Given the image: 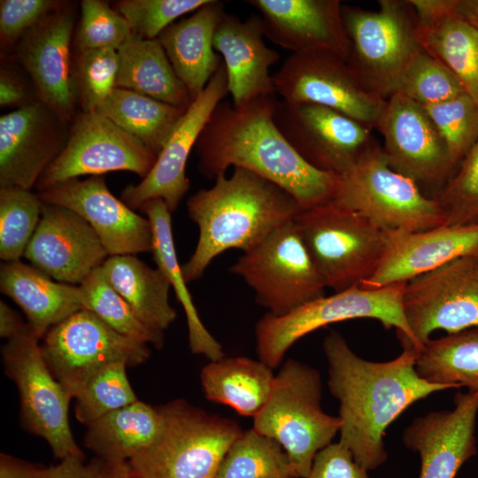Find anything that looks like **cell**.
Returning <instances> with one entry per match:
<instances>
[{
  "mask_svg": "<svg viewBox=\"0 0 478 478\" xmlns=\"http://www.w3.org/2000/svg\"><path fill=\"white\" fill-rule=\"evenodd\" d=\"M322 346L328 386L339 402V443L367 471L387 460L385 430L404 411L432 393L451 389L419 375L415 350L404 349L392 360L369 361L354 353L336 331L324 338Z\"/></svg>",
  "mask_w": 478,
  "mask_h": 478,
  "instance_id": "6da1fadb",
  "label": "cell"
},
{
  "mask_svg": "<svg viewBox=\"0 0 478 478\" xmlns=\"http://www.w3.org/2000/svg\"><path fill=\"white\" fill-rule=\"evenodd\" d=\"M276 95L258 97L241 107L221 101L195 145L202 175L215 180L230 167L247 169L279 185L310 207L332 198L339 176L306 163L278 130Z\"/></svg>",
  "mask_w": 478,
  "mask_h": 478,
  "instance_id": "7a4b0ae2",
  "label": "cell"
},
{
  "mask_svg": "<svg viewBox=\"0 0 478 478\" xmlns=\"http://www.w3.org/2000/svg\"><path fill=\"white\" fill-rule=\"evenodd\" d=\"M189 218L199 230L197 246L181 266L187 283L201 278L222 252L251 251L282 225L294 220L301 206L287 190L257 173L234 167L209 189L187 201Z\"/></svg>",
  "mask_w": 478,
  "mask_h": 478,
  "instance_id": "3957f363",
  "label": "cell"
},
{
  "mask_svg": "<svg viewBox=\"0 0 478 478\" xmlns=\"http://www.w3.org/2000/svg\"><path fill=\"white\" fill-rule=\"evenodd\" d=\"M321 379L313 367L289 358L274 375L253 428L274 439L288 454L295 476L306 478L316 454L339 432L338 416L321 408Z\"/></svg>",
  "mask_w": 478,
  "mask_h": 478,
  "instance_id": "277c9868",
  "label": "cell"
},
{
  "mask_svg": "<svg viewBox=\"0 0 478 478\" xmlns=\"http://www.w3.org/2000/svg\"><path fill=\"white\" fill-rule=\"evenodd\" d=\"M405 283L375 289L356 286L321 297L281 316L266 312L255 327L258 359L275 369L288 350L305 335L332 323L362 318L377 320L388 329L395 328L403 349H413L402 305Z\"/></svg>",
  "mask_w": 478,
  "mask_h": 478,
  "instance_id": "5b68a950",
  "label": "cell"
},
{
  "mask_svg": "<svg viewBox=\"0 0 478 478\" xmlns=\"http://www.w3.org/2000/svg\"><path fill=\"white\" fill-rule=\"evenodd\" d=\"M162 431L128 460L136 478H216L220 465L243 430L234 420L209 414L183 400L160 407Z\"/></svg>",
  "mask_w": 478,
  "mask_h": 478,
  "instance_id": "8992f818",
  "label": "cell"
},
{
  "mask_svg": "<svg viewBox=\"0 0 478 478\" xmlns=\"http://www.w3.org/2000/svg\"><path fill=\"white\" fill-rule=\"evenodd\" d=\"M377 11L343 6L350 42L346 63L372 94L387 100L412 58L423 49L409 0H380Z\"/></svg>",
  "mask_w": 478,
  "mask_h": 478,
  "instance_id": "52a82bcc",
  "label": "cell"
},
{
  "mask_svg": "<svg viewBox=\"0 0 478 478\" xmlns=\"http://www.w3.org/2000/svg\"><path fill=\"white\" fill-rule=\"evenodd\" d=\"M294 222L326 287L360 286L377 269L386 232L331 199L301 208Z\"/></svg>",
  "mask_w": 478,
  "mask_h": 478,
  "instance_id": "ba28073f",
  "label": "cell"
},
{
  "mask_svg": "<svg viewBox=\"0 0 478 478\" xmlns=\"http://www.w3.org/2000/svg\"><path fill=\"white\" fill-rule=\"evenodd\" d=\"M385 232H412L444 224L436 198L424 196L412 179L393 170L375 144L339 175L331 198Z\"/></svg>",
  "mask_w": 478,
  "mask_h": 478,
  "instance_id": "9c48e42d",
  "label": "cell"
},
{
  "mask_svg": "<svg viewBox=\"0 0 478 478\" xmlns=\"http://www.w3.org/2000/svg\"><path fill=\"white\" fill-rule=\"evenodd\" d=\"M230 272L241 277L254 291L257 303L275 316L324 297L327 288L294 220L243 252Z\"/></svg>",
  "mask_w": 478,
  "mask_h": 478,
  "instance_id": "30bf717a",
  "label": "cell"
},
{
  "mask_svg": "<svg viewBox=\"0 0 478 478\" xmlns=\"http://www.w3.org/2000/svg\"><path fill=\"white\" fill-rule=\"evenodd\" d=\"M39 339L27 323L2 349L5 371L19 389L23 421L29 431L47 441L60 460L83 457L69 425L72 397L48 367Z\"/></svg>",
  "mask_w": 478,
  "mask_h": 478,
  "instance_id": "8fae6325",
  "label": "cell"
},
{
  "mask_svg": "<svg viewBox=\"0 0 478 478\" xmlns=\"http://www.w3.org/2000/svg\"><path fill=\"white\" fill-rule=\"evenodd\" d=\"M41 348L50 372L72 398L100 368L112 363L135 366L150 355L148 344L118 333L86 309L53 326Z\"/></svg>",
  "mask_w": 478,
  "mask_h": 478,
  "instance_id": "7c38bea8",
  "label": "cell"
},
{
  "mask_svg": "<svg viewBox=\"0 0 478 478\" xmlns=\"http://www.w3.org/2000/svg\"><path fill=\"white\" fill-rule=\"evenodd\" d=\"M403 311L418 352L431 334L458 333L478 326V255L455 258L408 281Z\"/></svg>",
  "mask_w": 478,
  "mask_h": 478,
  "instance_id": "4fadbf2b",
  "label": "cell"
},
{
  "mask_svg": "<svg viewBox=\"0 0 478 478\" xmlns=\"http://www.w3.org/2000/svg\"><path fill=\"white\" fill-rule=\"evenodd\" d=\"M273 82L284 101L326 106L370 129L376 128L386 104L360 83L343 58L327 50L292 53Z\"/></svg>",
  "mask_w": 478,
  "mask_h": 478,
  "instance_id": "5bb4252c",
  "label": "cell"
},
{
  "mask_svg": "<svg viewBox=\"0 0 478 478\" xmlns=\"http://www.w3.org/2000/svg\"><path fill=\"white\" fill-rule=\"evenodd\" d=\"M71 124L63 150L36 183L39 191L112 171H129L143 179L157 160L140 140L99 112L81 111Z\"/></svg>",
  "mask_w": 478,
  "mask_h": 478,
  "instance_id": "9a60e30c",
  "label": "cell"
},
{
  "mask_svg": "<svg viewBox=\"0 0 478 478\" xmlns=\"http://www.w3.org/2000/svg\"><path fill=\"white\" fill-rule=\"evenodd\" d=\"M274 120L306 163L338 176L349 171L374 145L372 129L320 104L277 100Z\"/></svg>",
  "mask_w": 478,
  "mask_h": 478,
  "instance_id": "2e32d148",
  "label": "cell"
},
{
  "mask_svg": "<svg viewBox=\"0 0 478 478\" xmlns=\"http://www.w3.org/2000/svg\"><path fill=\"white\" fill-rule=\"evenodd\" d=\"M75 22L68 3L42 18L17 44V60L29 75L35 97L65 124H71L78 104L71 42Z\"/></svg>",
  "mask_w": 478,
  "mask_h": 478,
  "instance_id": "e0dca14e",
  "label": "cell"
},
{
  "mask_svg": "<svg viewBox=\"0 0 478 478\" xmlns=\"http://www.w3.org/2000/svg\"><path fill=\"white\" fill-rule=\"evenodd\" d=\"M228 93L223 60L203 92L190 104L150 173L137 185L127 186L120 199L132 210L160 198L172 213L189 189L186 165L191 150L215 107Z\"/></svg>",
  "mask_w": 478,
  "mask_h": 478,
  "instance_id": "ac0fdd59",
  "label": "cell"
},
{
  "mask_svg": "<svg viewBox=\"0 0 478 478\" xmlns=\"http://www.w3.org/2000/svg\"><path fill=\"white\" fill-rule=\"evenodd\" d=\"M376 128L383 136L389 166L416 183L441 182L455 166L425 108L401 94L386 100Z\"/></svg>",
  "mask_w": 478,
  "mask_h": 478,
  "instance_id": "d6986e66",
  "label": "cell"
},
{
  "mask_svg": "<svg viewBox=\"0 0 478 478\" xmlns=\"http://www.w3.org/2000/svg\"><path fill=\"white\" fill-rule=\"evenodd\" d=\"M37 195L42 202L66 207L82 217L109 256L135 255L152 250L150 220L115 197L103 175L70 180Z\"/></svg>",
  "mask_w": 478,
  "mask_h": 478,
  "instance_id": "ffe728a7",
  "label": "cell"
},
{
  "mask_svg": "<svg viewBox=\"0 0 478 478\" xmlns=\"http://www.w3.org/2000/svg\"><path fill=\"white\" fill-rule=\"evenodd\" d=\"M66 124L38 99L0 117V188L30 190L63 150Z\"/></svg>",
  "mask_w": 478,
  "mask_h": 478,
  "instance_id": "44dd1931",
  "label": "cell"
},
{
  "mask_svg": "<svg viewBox=\"0 0 478 478\" xmlns=\"http://www.w3.org/2000/svg\"><path fill=\"white\" fill-rule=\"evenodd\" d=\"M108 256L91 226L63 206L42 202L24 258L56 281L80 285Z\"/></svg>",
  "mask_w": 478,
  "mask_h": 478,
  "instance_id": "7402d4cb",
  "label": "cell"
},
{
  "mask_svg": "<svg viewBox=\"0 0 478 478\" xmlns=\"http://www.w3.org/2000/svg\"><path fill=\"white\" fill-rule=\"evenodd\" d=\"M452 410L435 411L414 419L405 429V445L420 458L419 478H455L477 452L475 422L478 390L458 393Z\"/></svg>",
  "mask_w": 478,
  "mask_h": 478,
  "instance_id": "603a6c76",
  "label": "cell"
},
{
  "mask_svg": "<svg viewBox=\"0 0 478 478\" xmlns=\"http://www.w3.org/2000/svg\"><path fill=\"white\" fill-rule=\"evenodd\" d=\"M478 255V224L447 225L412 232H386V249L375 272L360 287L407 282L455 258Z\"/></svg>",
  "mask_w": 478,
  "mask_h": 478,
  "instance_id": "cb8c5ba5",
  "label": "cell"
},
{
  "mask_svg": "<svg viewBox=\"0 0 478 478\" xmlns=\"http://www.w3.org/2000/svg\"><path fill=\"white\" fill-rule=\"evenodd\" d=\"M265 36L293 53L327 50L346 60L350 49L339 0H249Z\"/></svg>",
  "mask_w": 478,
  "mask_h": 478,
  "instance_id": "d4e9b609",
  "label": "cell"
},
{
  "mask_svg": "<svg viewBox=\"0 0 478 478\" xmlns=\"http://www.w3.org/2000/svg\"><path fill=\"white\" fill-rule=\"evenodd\" d=\"M264 37L262 19L258 15L243 21L225 12L216 27L213 48L223 58L234 107L276 95L270 68L279 54L266 46Z\"/></svg>",
  "mask_w": 478,
  "mask_h": 478,
  "instance_id": "484cf974",
  "label": "cell"
},
{
  "mask_svg": "<svg viewBox=\"0 0 478 478\" xmlns=\"http://www.w3.org/2000/svg\"><path fill=\"white\" fill-rule=\"evenodd\" d=\"M224 12L223 2L210 0L192 15L168 26L158 37L193 101L222 61L213 48V37Z\"/></svg>",
  "mask_w": 478,
  "mask_h": 478,
  "instance_id": "4316f807",
  "label": "cell"
},
{
  "mask_svg": "<svg viewBox=\"0 0 478 478\" xmlns=\"http://www.w3.org/2000/svg\"><path fill=\"white\" fill-rule=\"evenodd\" d=\"M0 289L22 309L39 338L83 309L80 286L52 281L42 271L20 260L1 265Z\"/></svg>",
  "mask_w": 478,
  "mask_h": 478,
  "instance_id": "83f0119b",
  "label": "cell"
},
{
  "mask_svg": "<svg viewBox=\"0 0 478 478\" xmlns=\"http://www.w3.org/2000/svg\"><path fill=\"white\" fill-rule=\"evenodd\" d=\"M115 87L188 108L193 102L175 74L160 42L131 33L119 48Z\"/></svg>",
  "mask_w": 478,
  "mask_h": 478,
  "instance_id": "f1b7e54d",
  "label": "cell"
},
{
  "mask_svg": "<svg viewBox=\"0 0 478 478\" xmlns=\"http://www.w3.org/2000/svg\"><path fill=\"white\" fill-rule=\"evenodd\" d=\"M163 425L160 408L137 400L88 425L84 443L105 462H127L156 441Z\"/></svg>",
  "mask_w": 478,
  "mask_h": 478,
  "instance_id": "f546056e",
  "label": "cell"
},
{
  "mask_svg": "<svg viewBox=\"0 0 478 478\" xmlns=\"http://www.w3.org/2000/svg\"><path fill=\"white\" fill-rule=\"evenodd\" d=\"M101 269L137 317L149 328L164 334L177 313L169 303L171 284L163 273L135 255L109 256Z\"/></svg>",
  "mask_w": 478,
  "mask_h": 478,
  "instance_id": "4dcf8cb0",
  "label": "cell"
},
{
  "mask_svg": "<svg viewBox=\"0 0 478 478\" xmlns=\"http://www.w3.org/2000/svg\"><path fill=\"white\" fill-rule=\"evenodd\" d=\"M274 375L273 369L259 359L224 357L205 365L200 379L209 401L254 418L267 401Z\"/></svg>",
  "mask_w": 478,
  "mask_h": 478,
  "instance_id": "1f68e13d",
  "label": "cell"
},
{
  "mask_svg": "<svg viewBox=\"0 0 478 478\" xmlns=\"http://www.w3.org/2000/svg\"><path fill=\"white\" fill-rule=\"evenodd\" d=\"M150 220L152 227V255L157 268L169 281L181 304L187 320L189 346L192 353L206 357L210 361L225 357L221 344L212 335L199 318L182 275L176 254L171 212L160 198L146 202L140 209Z\"/></svg>",
  "mask_w": 478,
  "mask_h": 478,
  "instance_id": "d6a6232c",
  "label": "cell"
},
{
  "mask_svg": "<svg viewBox=\"0 0 478 478\" xmlns=\"http://www.w3.org/2000/svg\"><path fill=\"white\" fill-rule=\"evenodd\" d=\"M187 109L115 88L96 112L140 140L158 157Z\"/></svg>",
  "mask_w": 478,
  "mask_h": 478,
  "instance_id": "836d02e7",
  "label": "cell"
},
{
  "mask_svg": "<svg viewBox=\"0 0 478 478\" xmlns=\"http://www.w3.org/2000/svg\"><path fill=\"white\" fill-rule=\"evenodd\" d=\"M418 29L422 47L444 64L478 103V27L460 11L430 24L418 25Z\"/></svg>",
  "mask_w": 478,
  "mask_h": 478,
  "instance_id": "e575fe53",
  "label": "cell"
},
{
  "mask_svg": "<svg viewBox=\"0 0 478 478\" xmlns=\"http://www.w3.org/2000/svg\"><path fill=\"white\" fill-rule=\"evenodd\" d=\"M415 368L429 382L478 390V328L430 339L419 351Z\"/></svg>",
  "mask_w": 478,
  "mask_h": 478,
  "instance_id": "d590c367",
  "label": "cell"
},
{
  "mask_svg": "<svg viewBox=\"0 0 478 478\" xmlns=\"http://www.w3.org/2000/svg\"><path fill=\"white\" fill-rule=\"evenodd\" d=\"M289 458L274 439L253 428L243 431L225 454L216 478H292Z\"/></svg>",
  "mask_w": 478,
  "mask_h": 478,
  "instance_id": "8d00e7d4",
  "label": "cell"
},
{
  "mask_svg": "<svg viewBox=\"0 0 478 478\" xmlns=\"http://www.w3.org/2000/svg\"><path fill=\"white\" fill-rule=\"evenodd\" d=\"M83 298V309L99 317L118 333L138 342L160 349L164 334L145 325L128 303L105 279L101 266L95 269L79 285Z\"/></svg>",
  "mask_w": 478,
  "mask_h": 478,
  "instance_id": "74e56055",
  "label": "cell"
},
{
  "mask_svg": "<svg viewBox=\"0 0 478 478\" xmlns=\"http://www.w3.org/2000/svg\"><path fill=\"white\" fill-rule=\"evenodd\" d=\"M42 201L19 188H0V258L18 261L39 224Z\"/></svg>",
  "mask_w": 478,
  "mask_h": 478,
  "instance_id": "f35d334b",
  "label": "cell"
},
{
  "mask_svg": "<svg viewBox=\"0 0 478 478\" xmlns=\"http://www.w3.org/2000/svg\"><path fill=\"white\" fill-rule=\"evenodd\" d=\"M126 367L123 363H112L87 380L74 397L75 415L81 423L88 426L138 400L127 377Z\"/></svg>",
  "mask_w": 478,
  "mask_h": 478,
  "instance_id": "ab89813d",
  "label": "cell"
},
{
  "mask_svg": "<svg viewBox=\"0 0 478 478\" xmlns=\"http://www.w3.org/2000/svg\"><path fill=\"white\" fill-rule=\"evenodd\" d=\"M396 93L428 106L466 92L457 76L423 48L406 66Z\"/></svg>",
  "mask_w": 478,
  "mask_h": 478,
  "instance_id": "60d3db41",
  "label": "cell"
},
{
  "mask_svg": "<svg viewBox=\"0 0 478 478\" xmlns=\"http://www.w3.org/2000/svg\"><path fill=\"white\" fill-rule=\"evenodd\" d=\"M73 80L81 112H96L116 88L118 51L112 48L78 51Z\"/></svg>",
  "mask_w": 478,
  "mask_h": 478,
  "instance_id": "b9f144b4",
  "label": "cell"
},
{
  "mask_svg": "<svg viewBox=\"0 0 478 478\" xmlns=\"http://www.w3.org/2000/svg\"><path fill=\"white\" fill-rule=\"evenodd\" d=\"M443 136L454 163L478 140V103L467 93L423 106Z\"/></svg>",
  "mask_w": 478,
  "mask_h": 478,
  "instance_id": "7bdbcfd3",
  "label": "cell"
},
{
  "mask_svg": "<svg viewBox=\"0 0 478 478\" xmlns=\"http://www.w3.org/2000/svg\"><path fill=\"white\" fill-rule=\"evenodd\" d=\"M436 199L444 216V224H478V140Z\"/></svg>",
  "mask_w": 478,
  "mask_h": 478,
  "instance_id": "ee69618b",
  "label": "cell"
},
{
  "mask_svg": "<svg viewBox=\"0 0 478 478\" xmlns=\"http://www.w3.org/2000/svg\"><path fill=\"white\" fill-rule=\"evenodd\" d=\"M75 36L78 51L112 48L119 50L132 33L127 19L108 3L83 0Z\"/></svg>",
  "mask_w": 478,
  "mask_h": 478,
  "instance_id": "f6af8a7d",
  "label": "cell"
},
{
  "mask_svg": "<svg viewBox=\"0 0 478 478\" xmlns=\"http://www.w3.org/2000/svg\"><path fill=\"white\" fill-rule=\"evenodd\" d=\"M210 0H121L114 7L128 22L133 33L156 39L174 20L196 12Z\"/></svg>",
  "mask_w": 478,
  "mask_h": 478,
  "instance_id": "bcb514c9",
  "label": "cell"
},
{
  "mask_svg": "<svg viewBox=\"0 0 478 478\" xmlns=\"http://www.w3.org/2000/svg\"><path fill=\"white\" fill-rule=\"evenodd\" d=\"M62 4L52 0H1V48L17 45L28 30Z\"/></svg>",
  "mask_w": 478,
  "mask_h": 478,
  "instance_id": "7dc6e473",
  "label": "cell"
},
{
  "mask_svg": "<svg viewBox=\"0 0 478 478\" xmlns=\"http://www.w3.org/2000/svg\"><path fill=\"white\" fill-rule=\"evenodd\" d=\"M306 478H369L368 471L358 465L351 452L341 443H331L315 456Z\"/></svg>",
  "mask_w": 478,
  "mask_h": 478,
  "instance_id": "c3c4849f",
  "label": "cell"
},
{
  "mask_svg": "<svg viewBox=\"0 0 478 478\" xmlns=\"http://www.w3.org/2000/svg\"><path fill=\"white\" fill-rule=\"evenodd\" d=\"M104 466V461L101 459L85 464L83 457L70 456L47 467L45 478H100Z\"/></svg>",
  "mask_w": 478,
  "mask_h": 478,
  "instance_id": "681fc988",
  "label": "cell"
},
{
  "mask_svg": "<svg viewBox=\"0 0 478 478\" xmlns=\"http://www.w3.org/2000/svg\"><path fill=\"white\" fill-rule=\"evenodd\" d=\"M36 99L31 98L22 79L7 66H1L0 72V105L18 108Z\"/></svg>",
  "mask_w": 478,
  "mask_h": 478,
  "instance_id": "f907efd6",
  "label": "cell"
},
{
  "mask_svg": "<svg viewBox=\"0 0 478 478\" xmlns=\"http://www.w3.org/2000/svg\"><path fill=\"white\" fill-rule=\"evenodd\" d=\"M417 16L418 25L424 26L461 11L459 0H409Z\"/></svg>",
  "mask_w": 478,
  "mask_h": 478,
  "instance_id": "816d5d0a",
  "label": "cell"
},
{
  "mask_svg": "<svg viewBox=\"0 0 478 478\" xmlns=\"http://www.w3.org/2000/svg\"><path fill=\"white\" fill-rule=\"evenodd\" d=\"M46 467H39L6 454L0 457V478H45Z\"/></svg>",
  "mask_w": 478,
  "mask_h": 478,
  "instance_id": "f5cc1de1",
  "label": "cell"
},
{
  "mask_svg": "<svg viewBox=\"0 0 478 478\" xmlns=\"http://www.w3.org/2000/svg\"><path fill=\"white\" fill-rule=\"evenodd\" d=\"M19 314L4 301L0 302V335L7 340L19 334L26 326Z\"/></svg>",
  "mask_w": 478,
  "mask_h": 478,
  "instance_id": "db71d44e",
  "label": "cell"
},
{
  "mask_svg": "<svg viewBox=\"0 0 478 478\" xmlns=\"http://www.w3.org/2000/svg\"><path fill=\"white\" fill-rule=\"evenodd\" d=\"M100 478H136L127 462H105Z\"/></svg>",
  "mask_w": 478,
  "mask_h": 478,
  "instance_id": "11a10c76",
  "label": "cell"
},
{
  "mask_svg": "<svg viewBox=\"0 0 478 478\" xmlns=\"http://www.w3.org/2000/svg\"><path fill=\"white\" fill-rule=\"evenodd\" d=\"M461 13L468 21L478 27V12L467 8L464 4V1H462Z\"/></svg>",
  "mask_w": 478,
  "mask_h": 478,
  "instance_id": "9f6ffc18",
  "label": "cell"
},
{
  "mask_svg": "<svg viewBox=\"0 0 478 478\" xmlns=\"http://www.w3.org/2000/svg\"><path fill=\"white\" fill-rule=\"evenodd\" d=\"M464 4H465L467 8L478 12V0H468V1H464Z\"/></svg>",
  "mask_w": 478,
  "mask_h": 478,
  "instance_id": "6f0895ef",
  "label": "cell"
},
{
  "mask_svg": "<svg viewBox=\"0 0 478 478\" xmlns=\"http://www.w3.org/2000/svg\"><path fill=\"white\" fill-rule=\"evenodd\" d=\"M292 478H295V477H292Z\"/></svg>",
  "mask_w": 478,
  "mask_h": 478,
  "instance_id": "680465c9",
  "label": "cell"
}]
</instances>
